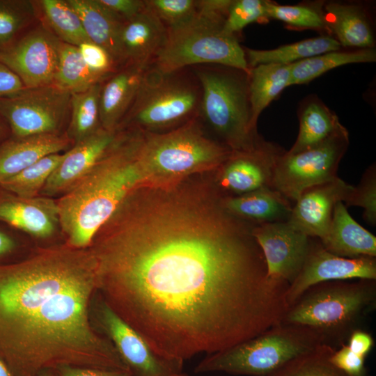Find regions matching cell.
I'll list each match as a JSON object with an SVG mask.
<instances>
[{"label":"cell","instance_id":"ac0fdd59","mask_svg":"<svg viewBox=\"0 0 376 376\" xmlns=\"http://www.w3.org/2000/svg\"><path fill=\"white\" fill-rule=\"evenodd\" d=\"M120 130L100 129L76 143L47 179L42 189L47 194L68 190L81 178L115 143Z\"/></svg>","mask_w":376,"mask_h":376},{"label":"cell","instance_id":"ffe728a7","mask_svg":"<svg viewBox=\"0 0 376 376\" xmlns=\"http://www.w3.org/2000/svg\"><path fill=\"white\" fill-rule=\"evenodd\" d=\"M149 65L126 64L101 83L102 127L116 130L131 108Z\"/></svg>","mask_w":376,"mask_h":376},{"label":"cell","instance_id":"8fae6325","mask_svg":"<svg viewBox=\"0 0 376 376\" xmlns=\"http://www.w3.org/2000/svg\"><path fill=\"white\" fill-rule=\"evenodd\" d=\"M349 144V133L343 125L315 146L294 154L285 150L277 159L272 188L294 203L306 189L338 177Z\"/></svg>","mask_w":376,"mask_h":376},{"label":"cell","instance_id":"f907efd6","mask_svg":"<svg viewBox=\"0 0 376 376\" xmlns=\"http://www.w3.org/2000/svg\"><path fill=\"white\" fill-rule=\"evenodd\" d=\"M0 376H13L7 366L0 360Z\"/></svg>","mask_w":376,"mask_h":376},{"label":"cell","instance_id":"b9f144b4","mask_svg":"<svg viewBox=\"0 0 376 376\" xmlns=\"http://www.w3.org/2000/svg\"><path fill=\"white\" fill-rule=\"evenodd\" d=\"M331 363L347 376H366L365 357L353 352L343 344L331 357Z\"/></svg>","mask_w":376,"mask_h":376},{"label":"cell","instance_id":"484cf974","mask_svg":"<svg viewBox=\"0 0 376 376\" xmlns=\"http://www.w3.org/2000/svg\"><path fill=\"white\" fill-rule=\"evenodd\" d=\"M299 133L288 153L294 154L325 141L343 125L336 114L318 97L302 102L298 112Z\"/></svg>","mask_w":376,"mask_h":376},{"label":"cell","instance_id":"816d5d0a","mask_svg":"<svg viewBox=\"0 0 376 376\" xmlns=\"http://www.w3.org/2000/svg\"><path fill=\"white\" fill-rule=\"evenodd\" d=\"M38 376H53L52 370H45L40 373Z\"/></svg>","mask_w":376,"mask_h":376},{"label":"cell","instance_id":"f546056e","mask_svg":"<svg viewBox=\"0 0 376 376\" xmlns=\"http://www.w3.org/2000/svg\"><path fill=\"white\" fill-rule=\"evenodd\" d=\"M375 61V47L346 50L342 48L327 52L291 64L290 86L308 84L337 67Z\"/></svg>","mask_w":376,"mask_h":376},{"label":"cell","instance_id":"836d02e7","mask_svg":"<svg viewBox=\"0 0 376 376\" xmlns=\"http://www.w3.org/2000/svg\"><path fill=\"white\" fill-rule=\"evenodd\" d=\"M64 153L45 156L0 183V189L19 198L30 199L43 188L47 179L63 158Z\"/></svg>","mask_w":376,"mask_h":376},{"label":"cell","instance_id":"4dcf8cb0","mask_svg":"<svg viewBox=\"0 0 376 376\" xmlns=\"http://www.w3.org/2000/svg\"><path fill=\"white\" fill-rule=\"evenodd\" d=\"M39 22L60 41L78 47L91 41L67 0H33Z\"/></svg>","mask_w":376,"mask_h":376},{"label":"cell","instance_id":"277c9868","mask_svg":"<svg viewBox=\"0 0 376 376\" xmlns=\"http://www.w3.org/2000/svg\"><path fill=\"white\" fill-rule=\"evenodd\" d=\"M376 280L322 282L308 288L291 304L279 323L309 328L324 344L337 349L375 307Z\"/></svg>","mask_w":376,"mask_h":376},{"label":"cell","instance_id":"9a60e30c","mask_svg":"<svg viewBox=\"0 0 376 376\" xmlns=\"http://www.w3.org/2000/svg\"><path fill=\"white\" fill-rule=\"evenodd\" d=\"M252 233L263 254L268 276L290 285L304 263L312 237L288 222L256 224Z\"/></svg>","mask_w":376,"mask_h":376},{"label":"cell","instance_id":"5bb4252c","mask_svg":"<svg viewBox=\"0 0 376 376\" xmlns=\"http://www.w3.org/2000/svg\"><path fill=\"white\" fill-rule=\"evenodd\" d=\"M353 279L376 280V258H349L326 250L318 238L312 237L304 263L285 293L288 307L308 288L322 282Z\"/></svg>","mask_w":376,"mask_h":376},{"label":"cell","instance_id":"30bf717a","mask_svg":"<svg viewBox=\"0 0 376 376\" xmlns=\"http://www.w3.org/2000/svg\"><path fill=\"white\" fill-rule=\"evenodd\" d=\"M71 93L54 84L24 88L0 96V113L10 136L22 138L40 134L64 135L69 124Z\"/></svg>","mask_w":376,"mask_h":376},{"label":"cell","instance_id":"e0dca14e","mask_svg":"<svg viewBox=\"0 0 376 376\" xmlns=\"http://www.w3.org/2000/svg\"><path fill=\"white\" fill-rule=\"evenodd\" d=\"M352 186L337 177L304 190L293 203L288 223L310 237L327 234L336 203H343Z\"/></svg>","mask_w":376,"mask_h":376},{"label":"cell","instance_id":"681fc988","mask_svg":"<svg viewBox=\"0 0 376 376\" xmlns=\"http://www.w3.org/2000/svg\"><path fill=\"white\" fill-rule=\"evenodd\" d=\"M10 131L9 127L0 113V146L10 136Z\"/></svg>","mask_w":376,"mask_h":376},{"label":"cell","instance_id":"f6af8a7d","mask_svg":"<svg viewBox=\"0 0 376 376\" xmlns=\"http://www.w3.org/2000/svg\"><path fill=\"white\" fill-rule=\"evenodd\" d=\"M346 344L353 352L366 357L374 346V340L369 333L357 329L350 334Z\"/></svg>","mask_w":376,"mask_h":376},{"label":"cell","instance_id":"9c48e42d","mask_svg":"<svg viewBox=\"0 0 376 376\" xmlns=\"http://www.w3.org/2000/svg\"><path fill=\"white\" fill-rule=\"evenodd\" d=\"M143 134L141 155L145 169L164 175L219 166L233 151L205 136L198 118L166 133Z\"/></svg>","mask_w":376,"mask_h":376},{"label":"cell","instance_id":"2e32d148","mask_svg":"<svg viewBox=\"0 0 376 376\" xmlns=\"http://www.w3.org/2000/svg\"><path fill=\"white\" fill-rule=\"evenodd\" d=\"M285 150L278 144L267 141L262 136L250 148L233 150L219 166L221 188L231 193L230 196L262 188H272L277 159Z\"/></svg>","mask_w":376,"mask_h":376},{"label":"cell","instance_id":"f1b7e54d","mask_svg":"<svg viewBox=\"0 0 376 376\" xmlns=\"http://www.w3.org/2000/svg\"><path fill=\"white\" fill-rule=\"evenodd\" d=\"M290 65L267 63L258 65L249 71V93L251 126L263 111L288 86H290Z\"/></svg>","mask_w":376,"mask_h":376},{"label":"cell","instance_id":"74e56055","mask_svg":"<svg viewBox=\"0 0 376 376\" xmlns=\"http://www.w3.org/2000/svg\"><path fill=\"white\" fill-rule=\"evenodd\" d=\"M267 0H232L223 26V31L231 36L251 23L268 20Z\"/></svg>","mask_w":376,"mask_h":376},{"label":"cell","instance_id":"7bdbcfd3","mask_svg":"<svg viewBox=\"0 0 376 376\" xmlns=\"http://www.w3.org/2000/svg\"><path fill=\"white\" fill-rule=\"evenodd\" d=\"M98 1L123 22L132 19L146 8L145 0H98Z\"/></svg>","mask_w":376,"mask_h":376},{"label":"cell","instance_id":"7402d4cb","mask_svg":"<svg viewBox=\"0 0 376 376\" xmlns=\"http://www.w3.org/2000/svg\"><path fill=\"white\" fill-rule=\"evenodd\" d=\"M74 145L66 134H40L22 138L10 136L0 146V183L42 157L70 149Z\"/></svg>","mask_w":376,"mask_h":376},{"label":"cell","instance_id":"7a4b0ae2","mask_svg":"<svg viewBox=\"0 0 376 376\" xmlns=\"http://www.w3.org/2000/svg\"><path fill=\"white\" fill-rule=\"evenodd\" d=\"M84 249L68 244L0 263V360L13 376L65 366L129 373L91 323L97 277Z\"/></svg>","mask_w":376,"mask_h":376},{"label":"cell","instance_id":"ee69618b","mask_svg":"<svg viewBox=\"0 0 376 376\" xmlns=\"http://www.w3.org/2000/svg\"><path fill=\"white\" fill-rule=\"evenodd\" d=\"M53 376H131L129 373L65 366L52 370Z\"/></svg>","mask_w":376,"mask_h":376},{"label":"cell","instance_id":"d4e9b609","mask_svg":"<svg viewBox=\"0 0 376 376\" xmlns=\"http://www.w3.org/2000/svg\"><path fill=\"white\" fill-rule=\"evenodd\" d=\"M79 17L89 40L104 48L118 65L123 66L120 33L123 23L98 0H67Z\"/></svg>","mask_w":376,"mask_h":376},{"label":"cell","instance_id":"8d00e7d4","mask_svg":"<svg viewBox=\"0 0 376 376\" xmlns=\"http://www.w3.org/2000/svg\"><path fill=\"white\" fill-rule=\"evenodd\" d=\"M324 2L301 3L297 5H280L267 1V19L283 22L289 26L301 29L321 31L329 35L322 10Z\"/></svg>","mask_w":376,"mask_h":376},{"label":"cell","instance_id":"e575fe53","mask_svg":"<svg viewBox=\"0 0 376 376\" xmlns=\"http://www.w3.org/2000/svg\"><path fill=\"white\" fill-rule=\"evenodd\" d=\"M39 22L33 0H0V49Z\"/></svg>","mask_w":376,"mask_h":376},{"label":"cell","instance_id":"44dd1931","mask_svg":"<svg viewBox=\"0 0 376 376\" xmlns=\"http://www.w3.org/2000/svg\"><path fill=\"white\" fill-rule=\"evenodd\" d=\"M329 36L341 47L374 48L375 34L369 13L361 5L352 2L328 1L322 6Z\"/></svg>","mask_w":376,"mask_h":376},{"label":"cell","instance_id":"3957f363","mask_svg":"<svg viewBox=\"0 0 376 376\" xmlns=\"http://www.w3.org/2000/svg\"><path fill=\"white\" fill-rule=\"evenodd\" d=\"M143 134L122 130L110 149L61 198L56 205L69 244L91 245L95 235L143 180Z\"/></svg>","mask_w":376,"mask_h":376},{"label":"cell","instance_id":"4fadbf2b","mask_svg":"<svg viewBox=\"0 0 376 376\" xmlns=\"http://www.w3.org/2000/svg\"><path fill=\"white\" fill-rule=\"evenodd\" d=\"M61 42L39 22L0 49V63L12 70L26 88L52 84Z\"/></svg>","mask_w":376,"mask_h":376},{"label":"cell","instance_id":"4316f807","mask_svg":"<svg viewBox=\"0 0 376 376\" xmlns=\"http://www.w3.org/2000/svg\"><path fill=\"white\" fill-rule=\"evenodd\" d=\"M6 193L0 195V221L38 237L52 233L54 216L46 206Z\"/></svg>","mask_w":376,"mask_h":376},{"label":"cell","instance_id":"7dc6e473","mask_svg":"<svg viewBox=\"0 0 376 376\" xmlns=\"http://www.w3.org/2000/svg\"><path fill=\"white\" fill-rule=\"evenodd\" d=\"M232 0H196L198 12L226 17Z\"/></svg>","mask_w":376,"mask_h":376},{"label":"cell","instance_id":"d590c367","mask_svg":"<svg viewBox=\"0 0 376 376\" xmlns=\"http://www.w3.org/2000/svg\"><path fill=\"white\" fill-rule=\"evenodd\" d=\"M335 350L327 344L319 345L267 376H347L331 361Z\"/></svg>","mask_w":376,"mask_h":376},{"label":"cell","instance_id":"83f0119b","mask_svg":"<svg viewBox=\"0 0 376 376\" xmlns=\"http://www.w3.org/2000/svg\"><path fill=\"white\" fill-rule=\"evenodd\" d=\"M249 69L258 65H290L327 52L342 49L331 36H321L280 46L272 49L244 47Z\"/></svg>","mask_w":376,"mask_h":376},{"label":"cell","instance_id":"52a82bcc","mask_svg":"<svg viewBox=\"0 0 376 376\" xmlns=\"http://www.w3.org/2000/svg\"><path fill=\"white\" fill-rule=\"evenodd\" d=\"M323 343L322 337L309 328L279 323L249 339L207 354L194 372L267 376Z\"/></svg>","mask_w":376,"mask_h":376},{"label":"cell","instance_id":"1f68e13d","mask_svg":"<svg viewBox=\"0 0 376 376\" xmlns=\"http://www.w3.org/2000/svg\"><path fill=\"white\" fill-rule=\"evenodd\" d=\"M101 83L71 93V110L67 136L76 143L102 129L100 111Z\"/></svg>","mask_w":376,"mask_h":376},{"label":"cell","instance_id":"f35d334b","mask_svg":"<svg viewBox=\"0 0 376 376\" xmlns=\"http://www.w3.org/2000/svg\"><path fill=\"white\" fill-rule=\"evenodd\" d=\"M343 203L347 208L357 206L363 208V218L373 226H376V166L370 165L363 172L359 184L352 186Z\"/></svg>","mask_w":376,"mask_h":376},{"label":"cell","instance_id":"ba28073f","mask_svg":"<svg viewBox=\"0 0 376 376\" xmlns=\"http://www.w3.org/2000/svg\"><path fill=\"white\" fill-rule=\"evenodd\" d=\"M226 18L198 12L187 22L167 29L166 40L150 65L162 72L203 64L249 72L244 49L237 36L223 31Z\"/></svg>","mask_w":376,"mask_h":376},{"label":"cell","instance_id":"8992f818","mask_svg":"<svg viewBox=\"0 0 376 376\" xmlns=\"http://www.w3.org/2000/svg\"><path fill=\"white\" fill-rule=\"evenodd\" d=\"M201 83L191 67L162 72L149 65L137 95L117 130L160 134L198 118Z\"/></svg>","mask_w":376,"mask_h":376},{"label":"cell","instance_id":"6da1fadb","mask_svg":"<svg viewBox=\"0 0 376 376\" xmlns=\"http://www.w3.org/2000/svg\"><path fill=\"white\" fill-rule=\"evenodd\" d=\"M123 203L91 245L106 304L161 356L183 361L279 324L289 284L270 279L252 230L214 194Z\"/></svg>","mask_w":376,"mask_h":376},{"label":"cell","instance_id":"ab89813d","mask_svg":"<svg viewBox=\"0 0 376 376\" xmlns=\"http://www.w3.org/2000/svg\"><path fill=\"white\" fill-rule=\"evenodd\" d=\"M145 2L167 29L187 22L198 13L196 0H145Z\"/></svg>","mask_w":376,"mask_h":376},{"label":"cell","instance_id":"5b68a950","mask_svg":"<svg viewBox=\"0 0 376 376\" xmlns=\"http://www.w3.org/2000/svg\"><path fill=\"white\" fill-rule=\"evenodd\" d=\"M191 68L202 88L199 120L233 150L253 146L261 136L251 126L249 72L217 64Z\"/></svg>","mask_w":376,"mask_h":376},{"label":"cell","instance_id":"c3c4849f","mask_svg":"<svg viewBox=\"0 0 376 376\" xmlns=\"http://www.w3.org/2000/svg\"><path fill=\"white\" fill-rule=\"evenodd\" d=\"M17 249L15 239L10 233L0 229V263L15 260L11 258Z\"/></svg>","mask_w":376,"mask_h":376},{"label":"cell","instance_id":"603a6c76","mask_svg":"<svg viewBox=\"0 0 376 376\" xmlns=\"http://www.w3.org/2000/svg\"><path fill=\"white\" fill-rule=\"evenodd\" d=\"M320 241L340 257H376V237L352 218L342 201L336 203L329 228Z\"/></svg>","mask_w":376,"mask_h":376},{"label":"cell","instance_id":"cb8c5ba5","mask_svg":"<svg viewBox=\"0 0 376 376\" xmlns=\"http://www.w3.org/2000/svg\"><path fill=\"white\" fill-rule=\"evenodd\" d=\"M224 209L254 224L287 222L293 203L272 188H262L235 196L221 197Z\"/></svg>","mask_w":376,"mask_h":376},{"label":"cell","instance_id":"d6986e66","mask_svg":"<svg viewBox=\"0 0 376 376\" xmlns=\"http://www.w3.org/2000/svg\"><path fill=\"white\" fill-rule=\"evenodd\" d=\"M166 38V27L146 5L142 12L122 24L120 49L123 65H149Z\"/></svg>","mask_w":376,"mask_h":376},{"label":"cell","instance_id":"d6a6232c","mask_svg":"<svg viewBox=\"0 0 376 376\" xmlns=\"http://www.w3.org/2000/svg\"><path fill=\"white\" fill-rule=\"evenodd\" d=\"M106 79L88 67L77 47L61 42L58 63L52 84L72 93L102 83Z\"/></svg>","mask_w":376,"mask_h":376},{"label":"cell","instance_id":"bcb514c9","mask_svg":"<svg viewBox=\"0 0 376 376\" xmlns=\"http://www.w3.org/2000/svg\"><path fill=\"white\" fill-rule=\"evenodd\" d=\"M24 88L22 80L7 66L0 63V96L14 94Z\"/></svg>","mask_w":376,"mask_h":376},{"label":"cell","instance_id":"60d3db41","mask_svg":"<svg viewBox=\"0 0 376 376\" xmlns=\"http://www.w3.org/2000/svg\"><path fill=\"white\" fill-rule=\"evenodd\" d=\"M77 48L88 67L105 78L120 68L104 48L91 41L83 42Z\"/></svg>","mask_w":376,"mask_h":376},{"label":"cell","instance_id":"f5cc1de1","mask_svg":"<svg viewBox=\"0 0 376 376\" xmlns=\"http://www.w3.org/2000/svg\"><path fill=\"white\" fill-rule=\"evenodd\" d=\"M173 376H188L182 373H178V374H176V375H174Z\"/></svg>","mask_w":376,"mask_h":376},{"label":"cell","instance_id":"7c38bea8","mask_svg":"<svg viewBox=\"0 0 376 376\" xmlns=\"http://www.w3.org/2000/svg\"><path fill=\"white\" fill-rule=\"evenodd\" d=\"M97 313L100 326L131 376H173L182 373L183 361L157 353L145 338L102 299Z\"/></svg>","mask_w":376,"mask_h":376}]
</instances>
